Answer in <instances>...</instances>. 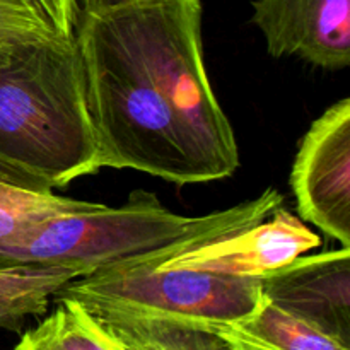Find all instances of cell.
Returning <instances> with one entry per match:
<instances>
[{
    "label": "cell",
    "mask_w": 350,
    "mask_h": 350,
    "mask_svg": "<svg viewBox=\"0 0 350 350\" xmlns=\"http://www.w3.org/2000/svg\"><path fill=\"white\" fill-rule=\"evenodd\" d=\"M51 299L27 297V299L0 301V328H17L27 317L41 314L48 310Z\"/></svg>",
    "instance_id": "cell-14"
},
{
    "label": "cell",
    "mask_w": 350,
    "mask_h": 350,
    "mask_svg": "<svg viewBox=\"0 0 350 350\" xmlns=\"http://www.w3.org/2000/svg\"><path fill=\"white\" fill-rule=\"evenodd\" d=\"M36 2L62 36H74L79 17V7L75 0H36Z\"/></svg>",
    "instance_id": "cell-15"
},
{
    "label": "cell",
    "mask_w": 350,
    "mask_h": 350,
    "mask_svg": "<svg viewBox=\"0 0 350 350\" xmlns=\"http://www.w3.org/2000/svg\"><path fill=\"white\" fill-rule=\"evenodd\" d=\"M291 188L304 221L350 246V99L332 105L299 144Z\"/></svg>",
    "instance_id": "cell-5"
},
{
    "label": "cell",
    "mask_w": 350,
    "mask_h": 350,
    "mask_svg": "<svg viewBox=\"0 0 350 350\" xmlns=\"http://www.w3.org/2000/svg\"><path fill=\"white\" fill-rule=\"evenodd\" d=\"M96 207H99L98 202L74 200L55 195L53 190H33L0 181V252L46 219Z\"/></svg>",
    "instance_id": "cell-12"
},
{
    "label": "cell",
    "mask_w": 350,
    "mask_h": 350,
    "mask_svg": "<svg viewBox=\"0 0 350 350\" xmlns=\"http://www.w3.org/2000/svg\"><path fill=\"white\" fill-rule=\"evenodd\" d=\"M270 303L350 345V250L301 255L262 279Z\"/></svg>",
    "instance_id": "cell-8"
},
{
    "label": "cell",
    "mask_w": 350,
    "mask_h": 350,
    "mask_svg": "<svg viewBox=\"0 0 350 350\" xmlns=\"http://www.w3.org/2000/svg\"><path fill=\"white\" fill-rule=\"evenodd\" d=\"M53 297L81 303L106 320H156L217 330L255 313L262 279L129 260L65 284Z\"/></svg>",
    "instance_id": "cell-4"
},
{
    "label": "cell",
    "mask_w": 350,
    "mask_h": 350,
    "mask_svg": "<svg viewBox=\"0 0 350 350\" xmlns=\"http://www.w3.org/2000/svg\"><path fill=\"white\" fill-rule=\"evenodd\" d=\"M270 215V221L178 253L157 267L263 279L321 245L320 236L287 208L279 207Z\"/></svg>",
    "instance_id": "cell-6"
},
{
    "label": "cell",
    "mask_w": 350,
    "mask_h": 350,
    "mask_svg": "<svg viewBox=\"0 0 350 350\" xmlns=\"http://www.w3.org/2000/svg\"><path fill=\"white\" fill-rule=\"evenodd\" d=\"M62 36L36 0H0V40Z\"/></svg>",
    "instance_id": "cell-13"
},
{
    "label": "cell",
    "mask_w": 350,
    "mask_h": 350,
    "mask_svg": "<svg viewBox=\"0 0 350 350\" xmlns=\"http://www.w3.org/2000/svg\"><path fill=\"white\" fill-rule=\"evenodd\" d=\"M282 202L275 188H267L253 200L188 217L171 212L154 193L135 190L120 207L99 204L40 222L0 252V269L40 267L85 277L140 256L167 260L265 221Z\"/></svg>",
    "instance_id": "cell-3"
},
{
    "label": "cell",
    "mask_w": 350,
    "mask_h": 350,
    "mask_svg": "<svg viewBox=\"0 0 350 350\" xmlns=\"http://www.w3.org/2000/svg\"><path fill=\"white\" fill-rule=\"evenodd\" d=\"M234 350H350L263 296L255 313L214 330Z\"/></svg>",
    "instance_id": "cell-9"
},
{
    "label": "cell",
    "mask_w": 350,
    "mask_h": 350,
    "mask_svg": "<svg viewBox=\"0 0 350 350\" xmlns=\"http://www.w3.org/2000/svg\"><path fill=\"white\" fill-rule=\"evenodd\" d=\"M0 181H7V183L19 185V187L33 188V190H50V188L43 187L40 181H36L34 178L27 176L23 171L16 170V167L9 166L7 163L0 161Z\"/></svg>",
    "instance_id": "cell-17"
},
{
    "label": "cell",
    "mask_w": 350,
    "mask_h": 350,
    "mask_svg": "<svg viewBox=\"0 0 350 350\" xmlns=\"http://www.w3.org/2000/svg\"><path fill=\"white\" fill-rule=\"evenodd\" d=\"M81 14H103L108 10L123 9V7L139 5V3H150L157 0H75Z\"/></svg>",
    "instance_id": "cell-16"
},
{
    "label": "cell",
    "mask_w": 350,
    "mask_h": 350,
    "mask_svg": "<svg viewBox=\"0 0 350 350\" xmlns=\"http://www.w3.org/2000/svg\"><path fill=\"white\" fill-rule=\"evenodd\" d=\"M0 161L50 190L101 170L74 36L0 40Z\"/></svg>",
    "instance_id": "cell-2"
},
{
    "label": "cell",
    "mask_w": 350,
    "mask_h": 350,
    "mask_svg": "<svg viewBox=\"0 0 350 350\" xmlns=\"http://www.w3.org/2000/svg\"><path fill=\"white\" fill-rule=\"evenodd\" d=\"M14 350H116L81 303L57 297V308L21 337Z\"/></svg>",
    "instance_id": "cell-11"
},
{
    "label": "cell",
    "mask_w": 350,
    "mask_h": 350,
    "mask_svg": "<svg viewBox=\"0 0 350 350\" xmlns=\"http://www.w3.org/2000/svg\"><path fill=\"white\" fill-rule=\"evenodd\" d=\"M253 23L272 57L332 70L350 65V0H255Z\"/></svg>",
    "instance_id": "cell-7"
},
{
    "label": "cell",
    "mask_w": 350,
    "mask_h": 350,
    "mask_svg": "<svg viewBox=\"0 0 350 350\" xmlns=\"http://www.w3.org/2000/svg\"><path fill=\"white\" fill-rule=\"evenodd\" d=\"M96 320L116 350H234L208 328L156 320Z\"/></svg>",
    "instance_id": "cell-10"
},
{
    "label": "cell",
    "mask_w": 350,
    "mask_h": 350,
    "mask_svg": "<svg viewBox=\"0 0 350 350\" xmlns=\"http://www.w3.org/2000/svg\"><path fill=\"white\" fill-rule=\"evenodd\" d=\"M74 38L101 167L176 185L238 170V142L205 70L200 0L79 12Z\"/></svg>",
    "instance_id": "cell-1"
}]
</instances>
